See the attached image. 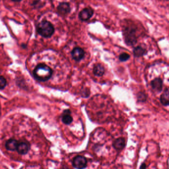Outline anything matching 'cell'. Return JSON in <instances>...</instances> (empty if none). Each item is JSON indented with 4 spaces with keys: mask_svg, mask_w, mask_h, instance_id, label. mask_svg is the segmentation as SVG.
Returning <instances> with one entry per match:
<instances>
[{
    "mask_svg": "<svg viewBox=\"0 0 169 169\" xmlns=\"http://www.w3.org/2000/svg\"><path fill=\"white\" fill-rule=\"evenodd\" d=\"M53 74L51 68L44 64H39L35 68L33 75L36 80L40 81H46L49 80Z\"/></svg>",
    "mask_w": 169,
    "mask_h": 169,
    "instance_id": "obj_1",
    "label": "cell"
},
{
    "mask_svg": "<svg viewBox=\"0 0 169 169\" xmlns=\"http://www.w3.org/2000/svg\"><path fill=\"white\" fill-rule=\"evenodd\" d=\"M137 29L135 25H129L125 26L123 29V34L124 41L128 46H133L137 42L136 36Z\"/></svg>",
    "mask_w": 169,
    "mask_h": 169,
    "instance_id": "obj_2",
    "label": "cell"
},
{
    "mask_svg": "<svg viewBox=\"0 0 169 169\" xmlns=\"http://www.w3.org/2000/svg\"><path fill=\"white\" fill-rule=\"evenodd\" d=\"M37 31L41 36L44 38H50L55 32L54 26L50 22L43 21L37 25Z\"/></svg>",
    "mask_w": 169,
    "mask_h": 169,
    "instance_id": "obj_3",
    "label": "cell"
},
{
    "mask_svg": "<svg viewBox=\"0 0 169 169\" xmlns=\"http://www.w3.org/2000/svg\"><path fill=\"white\" fill-rule=\"evenodd\" d=\"M94 14V10L92 8H86L83 9L79 13V18L82 22H86L92 18Z\"/></svg>",
    "mask_w": 169,
    "mask_h": 169,
    "instance_id": "obj_4",
    "label": "cell"
},
{
    "mask_svg": "<svg viewBox=\"0 0 169 169\" xmlns=\"http://www.w3.org/2000/svg\"><path fill=\"white\" fill-rule=\"evenodd\" d=\"M73 166L77 169L85 168L87 166L86 158L82 156H77L73 161Z\"/></svg>",
    "mask_w": 169,
    "mask_h": 169,
    "instance_id": "obj_5",
    "label": "cell"
},
{
    "mask_svg": "<svg viewBox=\"0 0 169 169\" xmlns=\"http://www.w3.org/2000/svg\"><path fill=\"white\" fill-rule=\"evenodd\" d=\"M85 51L81 48L77 47L71 52L72 58L77 61H81L85 56Z\"/></svg>",
    "mask_w": 169,
    "mask_h": 169,
    "instance_id": "obj_6",
    "label": "cell"
},
{
    "mask_svg": "<svg viewBox=\"0 0 169 169\" xmlns=\"http://www.w3.org/2000/svg\"><path fill=\"white\" fill-rule=\"evenodd\" d=\"M151 86L154 92L159 93L163 88V81L161 78H155L151 82Z\"/></svg>",
    "mask_w": 169,
    "mask_h": 169,
    "instance_id": "obj_7",
    "label": "cell"
},
{
    "mask_svg": "<svg viewBox=\"0 0 169 169\" xmlns=\"http://www.w3.org/2000/svg\"><path fill=\"white\" fill-rule=\"evenodd\" d=\"M58 12L61 15H67L71 11V6L68 2H61L59 4L58 8Z\"/></svg>",
    "mask_w": 169,
    "mask_h": 169,
    "instance_id": "obj_8",
    "label": "cell"
},
{
    "mask_svg": "<svg viewBox=\"0 0 169 169\" xmlns=\"http://www.w3.org/2000/svg\"><path fill=\"white\" fill-rule=\"evenodd\" d=\"M30 147V144L27 142H18L16 150H17L18 152L21 155H25L28 153Z\"/></svg>",
    "mask_w": 169,
    "mask_h": 169,
    "instance_id": "obj_9",
    "label": "cell"
},
{
    "mask_svg": "<svg viewBox=\"0 0 169 169\" xmlns=\"http://www.w3.org/2000/svg\"><path fill=\"white\" fill-rule=\"evenodd\" d=\"M61 120L62 122L67 125L72 124L73 121V118L71 115V112L69 109H67L64 111L61 116Z\"/></svg>",
    "mask_w": 169,
    "mask_h": 169,
    "instance_id": "obj_10",
    "label": "cell"
},
{
    "mask_svg": "<svg viewBox=\"0 0 169 169\" xmlns=\"http://www.w3.org/2000/svg\"><path fill=\"white\" fill-rule=\"evenodd\" d=\"M125 145H126L125 140L123 138H118L113 143V146L114 148L119 151H120L124 148Z\"/></svg>",
    "mask_w": 169,
    "mask_h": 169,
    "instance_id": "obj_11",
    "label": "cell"
},
{
    "mask_svg": "<svg viewBox=\"0 0 169 169\" xmlns=\"http://www.w3.org/2000/svg\"><path fill=\"white\" fill-rule=\"evenodd\" d=\"M105 72V68L101 64H97L94 66L93 72L95 76L98 77H102L104 75Z\"/></svg>",
    "mask_w": 169,
    "mask_h": 169,
    "instance_id": "obj_12",
    "label": "cell"
},
{
    "mask_svg": "<svg viewBox=\"0 0 169 169\" xmlns=\"http://www.w3.org/2000/svg\"><path fill=\"white\" fill-rule=\"evenodd\" d=\"M18 142L14 139H10L6 143L5 146L8 150L10 151H15L17 150Z\"/></svg>",
    "mask_w": 169,
    "mask_h": 169,
    "instance_id": "obj_13",
    "label": "cell"
},
{
    "mask_svg": "<svg viewBox=\"0 0 169 169\" xmlns=\"http://www.w3.org/2000/svg\"><path fill=\"white\" fill-rule=\"evenodd\" d=\"M147 53L146 49L142 47L141 46H136L133 49V54L135 57L140 58L141 57L143 56Z\"/></svg>",
    "mask_w": 169,
    "mask_h": 169,
    "instance_id": "obj_14",
    "label": "cell"
},
{
    "mask_svg": "<svg viewBox=\"0 0 169 169\" xmlns=\"http://www.w3.org/2000/svg\"><path fill=\"white\" fill-rule=\"evenodd\" d=\"M160 102L162 105L167 106L169 104V91L168 88H167L163 94L161 95Z\"/></svg>",
    "mask_w": 169,
    "mask_h": 169,
    "instance_id": "obj_15",
    "label": "cell"
},
{
    "mask_svg": "<svg viewBox=\"0 0 169 169\" xmlns=\"http://www.w3.org/2000/svg\"><path fill=\"white\" fill-rule=\"evenodd\" d=\"M119 58L120 61L124 62V61H126L128 60V59L130 58V55L126 53H123L119 56Z\"/></svg>",
    "mask_w": 169,
    "mask_h": 169,
    "instance_id": "obj_16",
    "label": "cell"
},
{
    "mask_svg": "<svg viewBox=\"0 0 169 169\" xmlns=\"http://www.w3.org/2000/svg\"><path fill=\"white\" fill-rule=\"evenodd\" d=\"M6 84V81L5 78L2 76H0V90L3 89Z\"/></svg>",
    "mask_w": 169,
    "mask_h": 169,
    "instance_id": "obj_17",
    "label": "cell"
},
{
    "mask_svg": "<svg viewBox=\"0 0 169 169\" xmlns=\"http://www.w3.org/2000/svg\"><path fill=\"white\" fill-rule=\"evenodd\" d=\"M138 100L139 101L144 102L146 100V95L145 94V93H143V92H140L138 94Z\"/></svg>",
    "mask_w": 169,
    "mask_h": 169,
    "instance_id": "obj_18",
    "label": "cell"
},
{
    "mask_svg": "<svg viewBox=\"0 0 169 169\" xmlns=\"http://www.w3.org/2000/svg\"><path fill=\"white\" fill-rule=\"evenodd\" d=\"M90 91L88 89L85 88L84 89H82L81 92V96L83 97H88L90 95Z\"/></svg>",
    "mask_w": 169,
    "mask_h": 169,
    "instance_id": "obj_19",
    "label": "cell"
},
{
    "mask_svg": "<svg viewBox=\"0 0 169 169\" xmlns=\"http://www.w3.org/2000/svg\"><path fill=\"white\" fill-rule=\"evenodd\" d=\"M146 168V164L145 163H143L141 165V166L140 167V169H145Z\"/></svg>",
    "mask_w": 169,
    "mask_h": 169,
    "instance_id": "obj_20",
    "label": "cell"
},
{
    "mask_svg": "<svg viewBox=\"0 0 169 169\" xmlns=\"http://www.w3.org/2000/svg\"><path fill=\"white\" fill-rule=\"evenodd\" d=\"M12 1L15 2H21L22 0H12Z\"/></svg>",
    "mask_w": 169,
    "mask_h": 169,
    "instance_id": "obj_21",
    "label": "cell"
}]
</instances>
